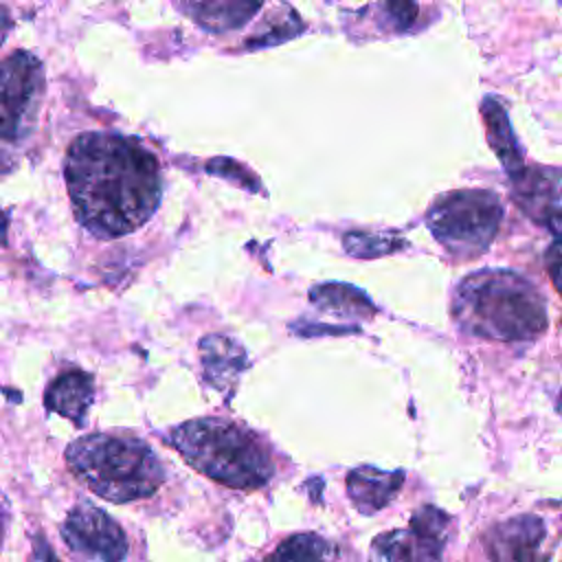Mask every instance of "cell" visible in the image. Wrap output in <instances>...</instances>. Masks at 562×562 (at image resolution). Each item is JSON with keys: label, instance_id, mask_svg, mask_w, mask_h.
<instances>
[{"label": "cell", "instance_id": "obj_1", "mask_svg": "<svg viewBox=\"0 0 562 562\" xmlns=\"http://www.w3.org/2000/svg\"><path fill=\"white\" fill-rule=\"evenodd\" d=\"M64 178L77 222L97 239L134 233L154 215L162 195L154 154L114 132L79 134L66 151Z\"/></svg>", "mask_w": 562, "mask_h": 562}, {"label": "cell", "instance_id": "obj_2", "mask_svg": "<svg viewBox=\"0 0 562 562\" xmlns=\"http://www.w3.org/2000/svg\"><path fill=\"white\" fill-rule=\"evenodd\" d=\"M452 316L461 331L501 342L533 340L547 329V303L538 288L503 268L468 274L454 292Z\"/></svg>", "mask_w": 562, "mask_h": 562}, {"label": "cell", "instance_id": "obj_3", "mask_svg": "<svg viewBox=\"0 0 562 562\" xmlns=\"http://www.w3.org/2000/svg\"><path fill=\"white\" fill-rule=\"evenodd\" d=\"M66 463L81 485L110 503L147 498L165 481L158 457L136 437H79L66 448Z\"/></svg>", "mask_w": 562, "mask_h": 562}, {"label": "cell", "instance_id": "obj_4", "mask_svg": "<svg viewBox=\"0 0 562 562\" xmlns=\"http://www.w3.org/2000/svg\"><path fill=\"white\" fill-rule=\"evenodd\" d=\"M169 441L191 468L226 487L257 490L274 474V463L263 446L250 432L224 419L184 422L171 430Z\"/></svg>", "mask_w": 562, "mask_h": 562}, {"label": "cell", "instance_id": "obj_5", "mask_svg": "<svg viewBox=\"0 0 562 562\" xmlns=\"http://www.w3.org/2000/svg\"><path fill=\"white\" fill-rule=\"evenodd\" d=\"M503 222L496 193L463 189L441 195L426 215L432 237L457 259H474L494 241Z\"/></svg>", "mask_w": 562, "mask_h": 562}, {"label": "cell", "instance_id": "obj_6", "mask_svg": "<svg viewBox=\"0 0 562 562\" xmlns=\"http://www.w3.org/2000/svg\"><path fill=\"white\" fill-rule=\"evenodd\" d=\"M44 90V66L33 53L15 50L0 61V140L20 143L31 136Z\"/></svg>", "mask_w": 562, "mask_h": 562}, {"label": "cell", "instance_id": "obj_7", "mask_svg": "<svg viewBox=\"0 0 562 562\" xmlns=\"http://www.w3.org/2000/svg\"><path fill=\"white\" fill-rule=\"evenodd\" d=\"M61 538L66 547L83 560L116 562L127 555L123 529L92 503H79L68 512L61 525Z\"/></svg>", "mask_w": 562, "mask_h": 562}, {"label": "cell", "instance_id": "obj_8", "mask_svg": "<svg viewBox=\"0 0 562 562\" xmlns=\"http://www.w3.org/2000/svg\"><path fill=\"white\" fill-rule=\"evenodd\" d=\"M450 531V516L432 505L411 516L408 529L380 533L373 540V558L380 560H439Z\"/></svg>", "mask_w": 562, "mask_h": 562}, {"label": "cell", "instance_id": "obj_9", "mask_svg": "<svg viewBox=\"0 0 562 562\" xmlns=\"http://www.w3.org/2000/svg\"><path fill=\"white\" fill-rule=\"evenodd\" d=\"M514 180V198L538 224L560 231V171L555 167H522Z\"/></svg>", "mask_w": 562, "mask_h": 562}, {"label": "cell", "instance_id": "obj_10", "mask_svg": "<svg viewBox=\"0 0 562 562\" xmlns=\"http://www.w3.org/2000/svg\"><path fill=\"white\" fill-rule=\"evenodd\" d=\"M544 536V522L531 514H522L501 525H494L487 531L485 549L487 555L496 560H540V544Z\"/></svg>", "mask_w": 562, "mask_h": 562}, {"label": "cell", "instance_id": "obj_11", "mask_svg": "<svg viewBox=\"0 0 562 562\" xmlns=\"http://www.w3.org/2000/svg\"><path fill=\"white\" fill-rule=\"evenodd\" d=\"M263 0H178L180 11L209 33H226L248 24Z\"/></svg>", "mask_w": 562, "mask_h": 562}, {"label": "cell", "instance_id": "obj_12", "mask_svg": "<svg viewBox=\"0 0 562 562\" xmlns=\"http://www.w3.org/2000/svg\"><path fill=\"white\" fill-rule=\"evenodd\" d=\"M402 483V470L384 472L373 465H360L347 474V494L360 514H378L395 498Z\"/></svg>", "mask_w": 562, "mask_h": 562}, {"label": "cell", "instance_id": "obj_13", "mask_svg": "<svg viewBox=\"0 0 562 562\" xmlns=\"http://www.w3.org/2000/svg\"><path fill=\"white\" fill-rule=\"evenodd\" d=\"M92 400H94L92 375L81 369H70L59 373L44 393L46 411L70 419L75 426L83 424Z\"/></svg>", "mask_w": 562, "mask_h": 562}, {"label": "cell", "instance_id": "obj_14", "mask_svg": "<svg viewBox=\"0 0 562 562\" xmlns=\"http://www.w3.org/2000/svg\"><path fill=\"white\" fill-rule=\"evenodd\" d=\"M200 356L206 380L224 391L233 386L246 367V351L228 336L211 334L200 340Z\"/></svg>", "mask_w": 562, "mask_h": 562}, {"label": "cell", "instance_id": "obj_15", "mask_svg": "<svg viewBox=\"0 0 562 562\" xmlns=\"http://www.w3.org/2000/svg\"><path fill=\"white\" fill-rule=\"evenodd\" d=\"M481 112H483V119H485L490 145L498 154L507 173L516 176L525 167V162H522L516 136L512 132V125H509V119H507L503 105L494 97H485L483 105H481Z\"/></svg>", "mask_w": 562, "mask_h": 562}, {"label": "cell", "instance_id": "obj_16", "mask_svg": "<svg viewBox=\"0 0 562 562\" xmlns=\"http://www.w3.org/2000/svg\"><path fill=\"white\" fill-rule=\"evenodd\" d=\"M312 303L329 314H338L340 318H364L375 312L373 303L364 292L345 283H323L312 288Z\"/></svg>", "mask_w": 562, "mask_h": 562}, {"label": "cell", "instance_id": "obj_17", "mask_svg": "<svg viewBox=\"0 0 562 562\" xmlns=\"http://www.w3.org/2000/svg\"><path fill=\"white\" fill-rule=\"evenodd\" d=\"M303 31L301 18L292 11V7L283 4L277 7L263 22L261 29L246 42L248 48H261V46H272L281 44L285 40H292L296 33Z\"/></svg>", "mask_w": 562, "mask_h": 562}, {"label": "cell", "instance_id": "obj_18", "mask_svg": "<svg viewBox=\"0 0 562 562\" xmlns=\"http://www.w3.org/2000/svg\"><path fill=\"white\" fill-rule=\"evenodd\" d=\"M345 250L353 257L369 259V257H380L395 252L406 246V239L393 235V233H362V231H351L342 237Z\"/></svg>", "mask_w": 562, "mask_h": 562}, {"label": "cell", "instance_id": "obj_19", "mask_svg": "<svg viewBox=\"0 0 562 562\" xmlns=\"http://www.w3.org/2000/svg\"><path fill=\"white\" fill-rule=\"evenodd\" d=\"M336 551L327 540L316 533H296L283 540L270 558L281 560H331Z\"/></svg>", "mask_w": 562, "mask_h": 562}, {"label": "cell", "instance_id": "obj_20", "mask_svg": "<svg viewBox=\"0 0 562 562\" xmlns=\"http://www.w3.org/2000/svg\"><path fill=\"white\" fill-rule=\"evenodd\" d=\"M397 29H408L417 18V0H382Z\"/></svg>", "mask_w": 562, "mask_h": 562}, {"label": "cell", "instance_id": "obj_21", "mask_svg": "<svg viewBox=\"0 0 562 562\" xmlns=\"http://www.w3.org/2000/svg\"><path fill=\"white\" fill-rule=\"evenodd\" d=\"M558 266H560V246H558V241H553L551 252H549V268H551L553 285H558Z\"/></svg>", "mask_w": 562, "mask_h": 562}, {"label": "cell", "instance_id": "obj_22", "mask_svg": "<svg viewBox=\"0 0 562 562\" xmlns=\"http://www.w3.org/2000/svg\"><path fill=\"white\" fill-rule=\"evenodd\" d=\"M9 29H11V18H9V11L0 4V46H2V42H4V37H7V33H9Z\"/></svg>", "mask_w": 562, "mask_h": 562}, {"label": "cell", "instance_id": "obj_23", "mask_svg": "<svg viewBox=\"0 0 562 562\" xmlns=\"http://www.w3.org/2000/svg\"><path fill=\"white\" fill-rule=\"evenodd\" d=\"M4 536H7V512L0 505V551H2V544H4Z\"/></svg>", "mask_w": 562, "mask_h": 562}]
</instances>
